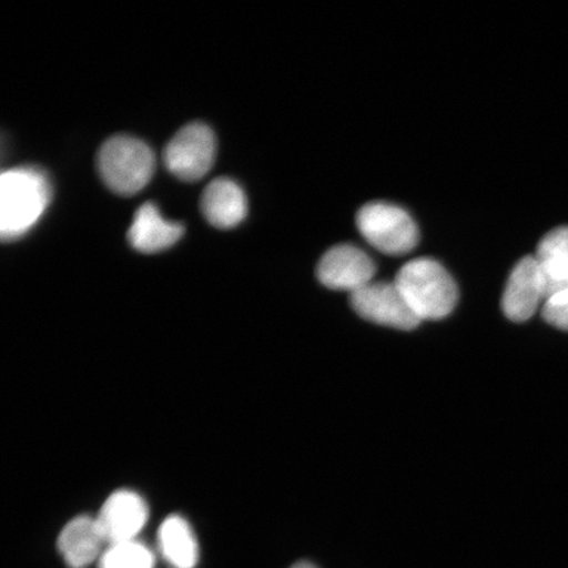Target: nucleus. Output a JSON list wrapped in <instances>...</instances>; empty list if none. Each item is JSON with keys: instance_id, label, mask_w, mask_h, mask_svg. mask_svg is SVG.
Here are the masks:
<instances>
[{"instance_id": "nucleus-17", "label": "nucleus", "mask_w": 568, "mask_h": 568, "mask_svg": "<svg viewBox=\"0 0 568 568\" xmlns=\"http://www.w3.org/2000/svg\"><path fill=\"white\" fill-rule=\"evenodd\" d=\"M291 568H317V567L310 562H300V564L294 565Z\"/></svg>"}, {"instance_id": "nucleus-15", "label": "nucleus", "mask_w": 568, "mask_h": 568, "mask_svg": "<svg viewBox=\"0 0 568 568\" xmlns=\"http://www.w3.org/2000/svg\"><path fill=\"white\" fill-rule=\"evenodd\" d=\"M99 568H153L154 556L151 549L134 541L109 545L99 558Z\"/></svg>"}, {"instance_id": "nucleus-11", "label": "nucleus", "mask_w": 568, "mask_h": 568, "mask_svg": "<svg viewBox=\"0 0 568 568\" xmlns=\"http://www.w3.org/2000/svg\"><path fill=\"white\" fill-rule=\"evenodd\" d=\"M201 209L207 222L219 230H231L244 222L247 199L230 178H216L204 189Z\"/></svg>"}, {"instance_id": "nucleus-13", "label": "nucleus", "mask_w": 568, "mask_h": 568, "mask_svg": "<svg viewBox=\"0 0 568 568\" xmlns=\"http://www.w3.org/2000/svg\"><path fill=\"white\" fill-rule=\"evenodd\" d=\"M535 258L542 275L546 300L568 288V226H558L545 234Z\"/></svg>"}, {"instance_id": "nucleus-9", "label": "nucleus", "mask_w": 568, "mask_h": 568, "mask_svg": "<svg viewBox=\"0 0 568 568\" xmlns=\"http://www.w3.org/2000/svg\"><path fill=\"white\" fill-rule=\"evenodd\" d=\"M546 301L541 272L535 257L518 261L504 291L501 308L515 323L527 322L536 314L539 303Z\"/></svg>"}, {"instance_id": "nucleus-16", "label": "nucleus", "mask_w": 568, "mask_h": 568, "mask_svg": "<svg viewBox=\"0 0 568 568\" xmlns=\"http://www.w3.org/2000/svg\"><path fill=\"white\" fill-rule=\"evenodd\" d=\"M542 317L554 328L568 332V288L546 300Z\"/></svg>"}, {"instance_id": "nucleus-7", "label": "nucleus", "mask_w": 568, "mask_h": 568, "mask_svg": "<svg viewBox=\"0 0 568 568\" xmlns=\"http://www.w3.org/2000/svg\"><path fill=\"white\" fill-rule=\"evenodd\" d=\"M376 272L374 261L353 245L329 248L320 260L317 278L325 287L349 291L351 295L371 284Z\"/></svg>"}, {"instance_id": "nucleus-6", "label": "nucleus", "mask_w": 568, "mask_h": 568, "mask_svg": "<svg viewBox=\"0 0 568 568\" xmlns=\"http://www.w3.org/2000/svg\"><path fill=\"white\" fill-rule=\"evenodd\" d=\"M351 303L362 318L389 328L412 331L422 323L395 282H372L355 291L351 295Z\"/></svg>"}, {"instance_id": "nucleus-2", "label": "nucleus", "mask_w": 568, "mask_h": 568, "mask_svg": "<svg viewBox=\"0 0 568 568\" xmlns=\"http://www.w3.org/2000/svg\"><path fill=\"white\" fill-rule=\"evenodd\" d=\"M395 284L420 322L450 315L458 301L456 282L432 258L408 262L397 273Z\"/></svg>"}, {"instance_id": "nucleus-14", "label": "nucleus", "mask_w": 568, "mask_h": 568, "mask_svg": "<svg viewBox=\"0 0 568 568\" xmlns=\"http://www.w3.org/2000/svg\"><path fill=\"white\" fill-rule=\"evenodd\" d=\"M159 548L162 557L174 568H195L199 545L191 525L182 516H169L159 530Z\"/></svg>"}, {"instance_id": "nucleus-1", "label": "nucleus", "mask_w": 568, "mask_h": 568, "mask_svg": "<svg viewBox=\"0 0 568 568\" xmlns=\"http://www.w3.org/2000/svg\"><path fill=\"white\" fill-rule=\"evenodd\" d=\"M52 199V184L41 169L21 166L0 178V236L17 240L32 230Z\"/></svg>"}, {"instance_id": "nucleus-4", "label": "nucleus", "mask_w": 568, "mask_h": 568, "mask_svg": "<svg viewBox=\"0 0 568 568\" xmlns=\"http://www.w3.org/2000/svg\"><path fill=\"white\" fill-rule=\"evenodd\" d=\"M357 226L368 244L385 254H407L418 244V230L414 220L394 204H366L358 212Z\"/></svg>"}, {"instance_id": "nucleus-8", "label": "nucleus", "mask_w": 568, "mask_h": 568, "mask_svg": "<svg viewBox=\"0 0 568 568\" xmlns=\"http://www.w3.org/2000/svg\"><path fill=\"white\" fill-rule=\"evenodd\" d=\"M149 517L148 504L138 493L120 489L105 500L97 523L106 546L134 541Z\"/></svg>"}, {"instance_id": "nucleus-3", "label": "nucleus", "mask_w": 568, "mask_h": 568, "mask_svg": "<svg viewBox=\"0 0 568 568\" xmlns=\"http://www.w3.org/2000/svg\"><path fill=\"white\" fill-rule=\"evenodd\" d=\"M97 165L106 187L118 195L132 196L151 182L155 155L144 141L119 134L99 149Z\"/></svg>"}, {"instance_id": "nucleus-5", "label": "nucleus", "mask_w": 568, "mask_h": 568, "mask_svg": "<svg viewBox=\"0 0 568 568\" xmlns=\"http://www.w3.org/2000/svg\"><path fill=\"white\" fill-rule=\"evenodd\" d=\"M215 158V134L203 123L183 126L163 151V163L169 172L186 182H196L207 175Z\"/></svg>"}, {"instance_id": "nucleus-10", "label": "nucleus", "mask_w": 568, "mask_h": 568, "mask_svg": "<svg viewBox=\"0 0 568 568\" xmlns=\"http://www.w3.org/2000/svg\"><path fill=\"white\" fill-rule=\"evenodd\" d=\"M183 234L181 223L169 222L153 203H145L134 213L128 241L138 252L152 254L172 247Z\"/></svg>"}, {"instance_id": "nucleus-12", "label": "nucleus", "mask_w": 568, "mask_h": 568, "mask_svg": "<svg viewBox=\"0 0 568 568\" xmlns=\"http://www.w3.org/2000/svg\"><path fill=\"white\" fill-rule=\"evenodd\" d=\"M105 539L95 517L73 518L59 536V551L70 568H87L102 557Z\"/></svg>"}]
</instances>
